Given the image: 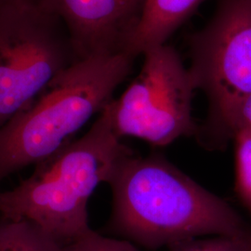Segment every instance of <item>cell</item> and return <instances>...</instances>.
<instances>
[{
    "mask_svg": "<svg viewBox=\"0 0 251 251\" xmlns=\"http://www.w3.org/2000/svg\"><path fill=\"white\" fill-rule=\"evenodd\" d=\"M109 229L148 250L204 236H244L251 225L226 201L160 155L134 156L117 164Z\"/></svg>",
    "mask_w": 251,
    "mask_h": 251,
    "instance_id": "cell-1",
    "label": "cell"
},
{
    "mask_svg": "<svg viewBox=\"0 0 251 251\" xmlns=\"http://www.w3.org/2000/svg\"><path fill=\"white\" fill-rule=\"evenodd\" d=\"M130 151L113 129L106 106L90 129L44 160L16 187L0 192L4 220L27 221L67 246L89 233L88 203Z\"/></svg>",
    "mask_w": 251,
    "mask_h": 251,
    "instance_id": "cell-2",
    "label": "cell"
},
{
    "mask_svg": "<svg viewBox=\"0 0 251 251\" xmlns=\"http://www.w3.org/2000/svg\"><path fill=\"white\" fill-rule=\"evenodd\" d=\"M134 59L126 52L93 55L56 76L0 129V181L70 144L73 136L114 99Z\"/></svg>",
    "mask_w": 251,
    "mask_h": 251,
    "instance_id": "cell-3",
    "label": "cell"
},
{
    "mask_svg": "<svg viewBox=\"0 0 251 251\" xmlns=\"http://www.w3.org/2000/svg\"><path fill=\"white\" fill-rule=\"evenodd\" d=\"M77 60L63 22L41 1L0 4V129Z\"/></svg>",
    "mask_w": 251,
    "mask_h": 251,
    "instance_id": "cell-4",
    "label": "cell"
},
{
    "mask_svg": "<svg viewBox=\"0 0 251 251\" xmlns=\"http://www.w3.org/2000/svg\"><path fill=\"white\" fill-rule=\"evenodd\" d=\"M188 68L208 101L206 131L225 144L235 110L251 95V0H216L211 18L190 40Z\"/></svg>",
    "mask_w": 251,
    "mask_h": 251,
    "instance_id": "cell-5",
    "label": "cell"
},
{
    "mask_svg": "<svg viewBox=\"0 0 251 251\" xmlns=\"http://www.w3.org/2000/svg\"><path fill=\"white\" fill-rule=\"evenodd\" d=\"M140 72L107 105L119 138L132 137L162 147L198 133L192 115L195 86L177 50L167 44L143 54Z\"/></svg>",
    "mask_w": 251,
    "mask_h": 251,
    "instance_id": "cell-6",
    "label": "cell"
},
{
    "mask_svg": "<svg viewBox=\"0 0 251 251\" xmlns=\"http://www.w3.org/2000/svg\"><path fill=\"white\" fill-rule=\"evenodd\" d=\"M63 22L77 59L125 52L146 0H41Z\"/></svg>",
    "mask_w": 251,
    "mask_h": 251,
    "instance_id": "cell-7",
    "label": "cell"
},
{
    "mask_svg": "<svg viewBox=\"0 0 251 251\" xmlns=\"http://www.w3.org/2000/svg\"><path fill=\"white\" fill-rule=\"evenodd\" d=\"M202 0H146L138 26L126 47V53L136 58L155 46L166 44L186 23Z\"/></svg>",
    "mask_w": 251,
    "mask_h": 251,
    "instance_id": "cell-8",
    "label": "cell"
},
{
    "mask_svg": "<svg viewBox=\"0 0 251 251\" xmlns=\"http://www.w3.org/2000/svg\"><path fill=\"white\" fill-rule=\"evenodd\" d=\"M0 251H67L62 244L27 221L0 223Z\"/></svg>",
    "mask_w": 251,
    "mask_h": 251,
    "instance_id": "cell-9",
    "label": "cell"
},
{
    "mask_svg": "<svg viewBox=\"0 0 251 251\" xmlns=\"http://www.w3.org/2000/svg\"><path fill=\"white\" fill-rule=\"evenodd\" d=\"M235 161V193L251 217V126L237 129L233 136Z\"/></svg>",
    "mask_w": 251,
    "mask_h": 251,
    "instance_id": "cell-10",
    "label": "cell"
},
{
    "mask_svg": "<svg viewBox=\"0 0 251 251\" xmlns=\"http://www.w3.org/2000/svg\"><path fill=\"white\" fill-rule=\"evenodd\" d=\"M250 233L236 237L215 235L191 238L172 245L169 247V250L170 251H246Z\"/></svg>",
    "mask_w": 251,
    "mask_h": 251,
    "instance_id": "cell-11",
    "label": "cell"
},
{
    "mask_svg": "<svg viewBox=\"0 0 251 251\" xmlns=\"http://www.w3.org/2000/svg\"><path fill=\"white\" fill-rule=\"evenodd\" d=\"M65 248L67 251H140L133 243L125 239L107 237L92 229Z\"/></svg>",
    "mask_w": 251,
    "mask_h": 251,
    "instance_id": "cell-12",
    "label": "cell"
},
{
    "mask_svg": "<svg viewBox=\"0 0 251 251\" xmlns=\"http://www.w3.org/2000/svg\"><path fill=\"white\" fill-rule=\"evenodd\" d=\"M244 126H251V95L243 100L235 110L228 126V139L233 140L234 132Z\"/></svg>",
    "mask_w": 251,
    "mask_h": 251,
    "instance_id": "cell-13",
    "label": "cell"
},
{
    "mask_svg": "<svg viewBox=\"0 0 251 251\" xmlns=\"http://www.w3.org/2000/svg\"><path fill=\"white\" fill-rule=\"evenodd\" d=\"M41 0H0V4L3 3H14V2H39Z\"/></svg>",
    "mask_w": 251,
    "mask_h": 251,
    "instance_id": "cell-14",
    "label": "cell"
},
{
    "mask_svg": "<svg viewBox=\"0 0 251 251\" xmlns=\"http://www.w3.org/2000/svg\"><path fill=\"white\" fill-rule=\"evenodd\" d=\"M246 251H251V231L249 234V237H248V244H247Z\"/></svg>",
    "mask_w": 251,
    "mask_h": 251,
    "instance_id": "cell-15",
    "label": "cell"
}]
</instances>
